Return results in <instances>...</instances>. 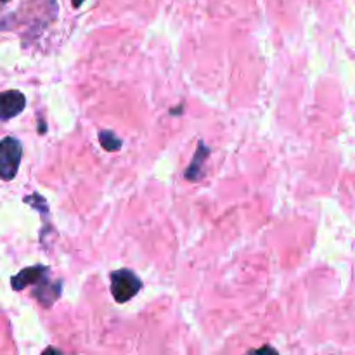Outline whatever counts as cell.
I'll list each match as a JSON object with an SVG mask.
<instances>
[{"label": "cell", "mask_w": 355, "mask_h": 355, "mask_svg": "<svg viewBox=\"0 0 355 355\" xmlns=\"http://www.w3.org/2000/svg\"><path fill=\"white\" fill-rule=\"evenodd\" d=\"M0 2H7V0H0Z\"/></svg>", "instance_id": "cell-7"}, {"label": "cell", "mask_w": 355, "mask_h": 355, "mask_svg": "<svg viewBox=\"0 0 355 355\" xmlns=\"http://www.w3.org/2000/svg\"><path fill=\"white\" fill-rule=\"evenodd\" d=\"M47 267H28V269L21 270L17 276L12 277V288L14 290H23L26 286H35V284H38L40 281H44L47 277Z\"/></svg>", "instance_id": "cell-4"}, {"label": "cell", "mask_w": 355, "mask_h": 355, "mask_svg": "<svg viewBox=\"0 0 355 355\" xmlns=\"http://www.w3.org/2000/svg\"><path fill=\"white\" fill-rule=\"evenodd\" d=\"M101 142H103L104 149H110V151H116L121 144L120 139L114 137L111 132H101Z\"/></svg>", "instance_id": "cell-5"}, {"label": "cell", "mask_w": 355, "mask_h": 355, "mask_svg": "<svg viewBox=\"0 0 355 355\" xmlns=\"http://www.w3.org/2000/svg\"><path fill=\"white\" fill-rule=\"evenodd\" d=\"M82 2H83V0H73V6L78 7V6H82Z\"/></svg>", "instance_id": "cell-6"}, {"label": "cell", "mask_w": 355, "mask_h": 355, "mask_svg": "<svg viewBox=\"0 0 355 355\" xmlns=\"http://www.w3.org/2000/svg\"><path fill=\"white\" fill-rule=\"evenodd\" d=\"M141 279L132 270L121 269L111 272V293L118 304H125L141 291Z\"/></svg>", "instance_id": "cell-1"}, {"label": "cell", "mask_w": 355, "mask_h": 355, "mask_svg": "<svg viewBox=\"0 0 355 355\" xmlns=\"http://www.w3.org/2000/svg\"><path fill=\"white\" fill-rule=\"evenodd\" d=\"M26 99L17 90H7L0 94V121H7L17 116L24 110Z\"/></svg>", "instance_id": "cell-3"}, {"label": "cell", "mask_w": 355, "mask_h": 355, "mask_svg": "<svg viewBox=\"0 0 355 355\" xmlns=\"http://www.w3.org/2000/svg\"><path fill=\"white\" fill-rule=\"evenodd\" d=\"M23 148L14 137H6L0 142V179L12 180L19 168Z\"/></svg>", "instance_id": "cell-2"}]
</instances>
